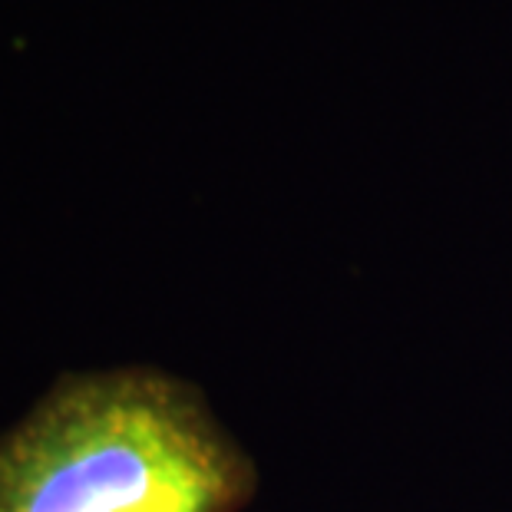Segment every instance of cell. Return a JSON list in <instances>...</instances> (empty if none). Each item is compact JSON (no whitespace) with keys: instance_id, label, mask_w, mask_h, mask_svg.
I'll return each mask as SVG.
<instances>
[{"instance_id":"6da1fadb","label":"cell","mask_w":512,"mask_h":512,"mask_svg":"<svg viewBox=\"0 0 512 512\" xmlns=\"http://www.w3.org/2000/svg\"><path fill=\"white\" fill-rule=\"evenodd\" d=\"M255 463L192 384L63 377L0 437V512H242Z\"/></svg>"}]
</instances>
